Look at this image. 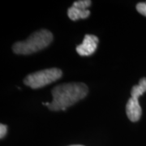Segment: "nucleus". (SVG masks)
Returning <instances> with one entry per match:
<instances>
[{
  "label": "nucleus",
  "instance_id": "nucleus-1",
  "mask_svg": "<svg viewBox=\"0 0 146 146\" xmlns=\"http://www.w3.org/2000/svg\"><path fill=\"white\" fill-rule=\"evenodd\" d=\"M89 92L84 83H67L57 85L52 89L53 100L49 106L51 110H66L77 102L84 98Z\"/></svg>",
  "mask_w": 146,
  "mask_h": 146
},
{
  "label": "nucleus",
  "instance_id": "nucleus-2",
  "mask_svg": "<svg viewBox=\"0 0 146 146\" xmlns=\"http://www.w3.org/2000/svg\"><path fill=\"white\" fill-rule=\"evenodd\" d=\"M52 41V33L46 29H42L33 33L26 40L15 43L12 49L16 54H31L45 49Z\"/></svg>",
  "mask_w": 146,
  "mask_h": 146
},
{
  "label": "nucleus",
  "instance_id": "nucleus-3",
  "mask_svg": "<svg viewBox=\"0 0 146 146\" xmlns=\"http://www.w3.org/2000/svg\"><path fill=\"white\" fill-rule=\"evenodd\" d=\"M63 76L62 71L57 68H52L29 74L24 80L25 85L32 89H39L54 82Z\"/></svg>",
  "mask_w": 146,
  "mask_h": 146
},
{
  "label": "nucleus",
  "instance_id": "nucleus-4",
  "mask_svg": "<svg viewBox=\"0 0 146 146\" xmlns=\"http://www.w3.org/2000/svg\"><path fill=\"white\" fill-rule=\"evenodd\" d=\"M146 92V78L143 77L140 80L137 85H134L131 91V98L126 105V113L128 119L131 122H137L140 120L142 114V110L138 98Z\"/></svg>",
  "mask_w": 146,
  "mask_h": 146
},
{
  "label": "nucleus",
  "instance_id": "nucleus-5",
  "mask_svg": "<svg viewBox=\"0 0 146 146\" xmlns=\"http://www.w3.org/2000/svg\"><path fill=\"white\" fill-rule=\"evenodd\" d=\"M98 42L99 39L97 36L86 34L83 42L76 46V52L80 56H89L96 51Z\"/></svg>",
  "mask_w": 146,
  "mask_h": 146
},
{
  "label": "nucleus",
  "instance_id": "nucleus-6",
  "mask_svg": "<svg viewBox=\"0 0 146 146\" xmlns=\"http://www.w3.org/2000/svg\"><path fill=\"white\" fill-rule=\"evenodd\" d=\"M68 17L72 21H76L79 19L88 18L90 15V11L89 10H83V9H80V8L72 6L71 7L68 8Z\"/></svg>",
  "mask_w": 146,
  "mask_h": 146
},
{
  "label": "nucleus",
  "instance_id": "nucleus-7",
  "mask_svg": "<svg viewBox=\"0 0 146 146\" xmlns=\"http://www.w3.org/2000/svg\"><path fill=\"white\" fill-rule=\"evenodd\" d=\"M92 2L90 0H80L73 3V7L83 10H88V7L91 6Z\"/></svg>",
  "mask_w": 146,
  "mask_h": 146
},
{
  "label": "nucleus",
  "instance_id": "nucleus-8",
  "mask_svg": "<svg viewBox=\"0 0 146 146\" xmlns=\"http://www.w3.org/2000/svg\"><path fill=\"white\" fill-rule=\"evenodd\" d=\"M136 10L140 14L146 16V2L145 3H139L136 5Z\"/></svg>",
  "mask_w": 146,
  "mask_h": 146
},
{
  "label": "nucleus",
  "instance_id": "nucleus-9",
  "mask_svg": "<svg viewBox=\"0 0 146 146\" xmlns=\"http://www.w3.org/2000/svg\"><path fill=\"white\" fill-rule=\"evenodd\" d=\"M7 127L4 124H1L0 125V138L3 139L7 134Z\"/></svg>",
  "mask_w": 146,
  "mask_h": 146
},
{
  "label": "nucleus",
  "instance_id": "nucleus-10",
  "mask_svg": "<svg viewBox=\"0 0 146 146\" xmlns=\"http://www.w3.org/2000/svg\"><path fill=\"white\" fill-rule=\"evenodd\" d=\"M70 146H84V145H70Z\"/></svg>",
  "mask_w": 146,
  "mask_h": 146
}]
</instances>
